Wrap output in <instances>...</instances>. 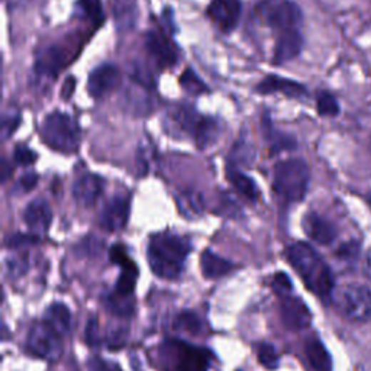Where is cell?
Here are the masks:
<instances>
[{"mask_svg":"<svg viewBox=\"0 0 371 371\" xmlns=\"http://www.w3.org/2000/svg\"><path fill=\"white\" fill-rule=\"evenodd\" d=\"M189 253L190 244L188 240L174 234H158L150 240L147 258L156 275L173 280L181 274Z\"/></svg>","mask_w":371,"mask_h":371,"instance_id":"cell-2","label":"cell"},{"mask_svg":"<svg viewBox=\"0 0 371 371\" xmlns=\"http://www.w3.org/2000/svg\"><path fill=\"white\" fill-rule=\"evenodd\" d=\"M290 265L300 275L305 285L322 299H328L334 292V278L328 264L308 244L296 243L286 251Z\"/></svg>","mask_w":371,"mask_h":371,"instance_id":"cell-1","label":"cell"},{"mask_svg":"<svg viewBox=\"0 0 371 371\" xmlns=\"http://www.w3.org/2000/svg\"><path fill=\"white\" fill-rule=\"evenodd\" d=\"M67 54L57 45L45 46L36 56L35 71L41 76L56 78L67 64Z\"/></svg>","mask_w":371,"mask_h":371,"instance_id":"cell-15","label":"cell"},{"mask_svg":"<svg viewBox=\"0 0 371 371\" xmlns=\"http://www.w3.org/2000/svg\"><path fill=\"white\" fill-rule=\"evenodd\" d=\"M14 157H15V161L19 164V166H24V167H28V166H32L35 161H36V154L25 147V146H18L15 148V153H14Z\"/></svg>","mask_w":371,"mask_h":371,"instance_id":"cell-37","label":"cell"},{"mask_svg":"<svg viewBox=\"0 0 371 371\" xmlns=\"http://www.w3.org/2000/svg\"><path fill=\"white\" fill-rule=\"evenodd\" d=\"M176 327L189 331L192 334H198L200 331V322L199 317L192 312H183L177 316Z\"/></svg>","mask_w":371,"mask_h":371,"instance_id":"cell-33","label":"cell"},{"mask_svg":"<svg viewBox=\"0 0 371 371\" xmlns=\"http://www.w3.org/2000/svg\"><path fill=\"white\" fill-rule=\"evenodd\" d=\"M129 218V200L123 196H115L103 206L99 216L101 226L108 232L122 230Z\"/></svg>","mask_w":371,"mask_h":371,"instance_id":"cell-13","label":"cell"},{"mask_svg":"<svg viewBox=\"0 0 371 371\" xmlns=\"http://www.w3.org/2000/svg\"><path fill=\"white\" fill-rule=\"evenodd\" d=\"M364 274L367 275L368 280L371 282V250L367 253L365 255V261H364Z\"/></svg>","mask_w":371,"mask_h":371,"instance_id":"cell-44","label":"cell"},{"mask_svg":"<svg viewBox=\"0 0 371 371\" xmlns=\"http://www.w3.org/2000/svg\"><path fill=\"white\" fill-rule=\"evenodd\" d=\"M280 316L285 327L289 331L298 332L310 327L312 313L306 303L295 296H282L280 302Z\"/></svg>","mask_w":371,"mask_h":371,"instance_id":"cell-8","label":"cell"},{"mask_svg":"<svg viewBox=\"0 0 371 371\" xmlns=\"http://www.w3.org/2000/svg\"><path fill=\"white\" fill-rule=\"evenodd\" d=\"M74 90H76V78L73 76L67 77L66 81L63 83V87H61V99H64V101L71 99Z\"/></svg>","mask_w":371,"mask_h":371,"instance_id":"cell-42","label":"cell"},{"mask_svg":"<svg viewBox=\"0 0 371 371\" xmlns=\"http://www.w3.org/2000/svg\"><path fill=\"white\" fill-rule=\"evenodd\" d=\"M21 123V115L19 113H6L4 116V122H2V138L8 139L19 126Z\"/></svg>","mask_w":371,"mask_h":371,"instance_id":"cell-36","label":"cell"},{"mask_svg":"<svg viewBox=\"0 0 371 371\" xmlns=\"http://www.w3.org/2000/svg\"><path fill=\"white\" fill-rule=\"evenodd\" d=\"M241 0H213L208 8L209 18L223 31H234L241 19Z\"/></svg>","mask_w":371,"mask_h":371,"instance_id":"cell-10","label":"cell"},{"mask_svg":"<svg viewBox=\"0 0 371 371\" xmlns=\"http://www.w3.org/2000/svg\"><path fill=\"white\" fill-rule=\"evenodd\" d=\"M309 167L300 158H289L274 167L273 188L285 202H299L306 196L309 186Z\"/></svg>","mask_w":371,"mask_h":371,"instance_id":"cell-3","label":"cell"},{"mask_svg":"<svg viewBox=\"0 0 371 371\" xmlns=\"http://www.w3.org/2000/svg\"><path fill=\"white\" fill-rule=\"evenodd\" d=\"M12 173H14V170H12L9 161H8L6 158H4V160H2V181H4V183L8 181L9 177L12 176Z\"/></svg>","mask_w":371,"mask_h":371,"instance_id":"cell-43","label":"cell"},{"mask_svg":"<svg viewBox=\"0 0 371 371\" xmlns=\"http://www.w3.org/2000/svg\"><path fill=\"white\" fill-rule=\"evenodd\" d=\"M84 340L88 345H98L99 344V327L96 317H91L86 327V334Z\"/></svg>","mask_w":371,"mask_h":371,"instance_id":"cell-40","label":"cell"},{"mask_svg":"<svg viewBox=\"0 0 371 371\" xmlns=\"http://www.w3.org/2000/svg\"><path fill=\"white\" fill-rule=\"evenodd\" d=\"M303 46V36L298 29H289L282 32L274 50V63L283 64L296 59Z\"/></svg>","mask_w":371,"mask_h":371,"instance_id":"cell-19","label":"cell"},{"mask_svg":"<svg viewBox=\"0 0 371 371\" xmlns=\"http://www.w3.org/2000/svg\"><path fill=\"white\" fill-rule=\"evenodd\" d=\"M19 183H21V188H22L25 192H31L32 189H35V186L38 184V174L29 171V173H26V174H24V176L21 177Z\"/></svg>","mask_w":371,"mask_h":371,"instance_id":"cell-41","label":"cell"},{"mask_svg":"<svg viewBox=\"0 0 371 371\" xmlns=\"http://www.w3.org/2000/svg\"><path fill=\"white\" fill-rule=\"evenodd\" d=\"M26 347L31 354L49 361L57 360L63 351L61 337L44 320L31 327L28 332Z\"/></svg>","mask_w":371,"mask_h":371,"instance_id":"cell-7","label":"cell"},{"mask_svg":"<svg viewBox=\"0 0 371 371\" xmlns=\"http://www.w3.org/2000/svg\"><path fill=\"white\" fill-rule=\"evenodd\" d=\"M109 258H111V261L113 264H118L121 267H123V265H126V264H129L132 261L122 244L112 245V248L109 250Z\"/></svg>","mask_w":371,"mask_h":371,"instance_id":"cell-38","label":"cell"},{"mask_svg":"<svg viewBox=\"0 0 371 371\" xmlns=\"http://www.w3.org/2000/svg\"><path fill=\"white\" fill-rule=\"evenodd\" d=\"M367 200H368V203H370V206H371V195L367 196Z\"/></svg>","mask_w":371,"mask_h":371,"instance_id":"cell-45","label":"cell"},{"mask_svg":"<svg viewBox=\"0 0 371 371\" xmlns=\"http://www.w3.org/2000/svg\"><path fill=\"white\" fill-rule=\"evenodd\" d=\"M306 355L315 371H332V358L319 340L312 338L308 341Z\"/></svg>","mask_w":371,"mask_h":371,"instance_id":"cell-22","label":"cell"},{"mask_svg":"<svg viewBox=\"0 0 371 371\" xmlns=\"http://www.w3.org/2000/svg\"><path fill=\"white\" fill-rule=\"evenodd\" d=\"M158 354L166 371H209L210 367V351L180 340L164 341Z\"/></svg>","mask_w":371,"mask_h":371,"instance_id":"cell-5","label":"cell"},{"mask_svg":"<svg viewBox=\"0 0 371 371\" xmlns=\"http://www.w3.org/2000/svg\"><path fill=\"white\" fill-rule=\"evenodd\" d=\"M6 265H8V273L11 274V277H18V275L25 274V271L28 268V261L25 257H14V258L8 260Z\"/></svg>","mask_w":371,"mask_h":371,"instance_id":"cell-39","label":"cell"},{"mask_svg":"<svg viewBox=\"0 0 371 371\" xmlns=\"http://www.w3.org/2000/svg\"><path fill=\"white\" fill-rule=\"evenodd\" d=\"M24 220L32 234L35 235L45 234L53 220V212L49 202L44 199L32 200L24 212Z\"/></svg>","mask_w":371,"mask_h":371,"instance_id":"cell-16","label":"cell"},{"mask_svg":"<svg viewBox=\"0 0 371 371\" xmlns=\"http://www.w3.org/2000/svg\"><path fill=\"white\" fill-rule=\"evenodd\" d=\"M255 90L261 95H271V93L280 91L283 95L289 96V98H305L308 95V90L303 84L295 81V80H289L285 77H278V76H267L257 87Z\"/></svg>","mask_w":371,"mask_h":371,"instance_id":"cell-18","label":"cell"},{"mask_svg":"<svg viewBox=\"0 0 371 371\" xmlns=\"http://www.w3.org/2000/svg\"><path fill=\"white\" fill-rule=\"evenodd\" d=\"M115 11V19L118 21L119 25H125L132 26L135 22V16H136V9L135 5L129 0H118V4L113 8Z\"/></svg>","mask_w":371,"mask_h":371,"instance_id":"cell-29","label":"cell"},{"mask_svg":"<svg viewBox=\"0 0 371 371\" xmlns=\"http://www.w3.org/2000/svg\"><path fill=\"white\" fill-rule=\"evenodd\" d=\"M78 6L83 15L93 22H101L103 19V9L101 0H78Z\"/></svg>","mask_w":371,"mask_h":371,"instance_id":"cell-31","label":"cell"},{"mask_svg":"<svg viewBox=\"0 0 371 371\" xmlns=\"http://www.w3.org/2000/svg\"><path fill=\"white\" fill-rule=\"evenodd\" d=\"M303 230L305 234L315 243L320 244V245H328L331 244L335 237H337V229L335 226L327 220L325 218H322L317 213H308L303 218Z\"/></svg>","mask_w":371,"mask_h":371,"instance_id":"cell-17","label":"cell"},{"mask_svg":"<svg viewBox=\"0 0 371 371\" xmlns=\"http://www.w3.org/2000/svg\"><path fill=\"white\" fill-rule=\"evenodd\" d=\"M146 49L160 68H170L177 64V54L173 44L158 31H150L146 36Z\"/></svg>","mask_w":371,"mask_h":371,"instance_id":"cell-12","label":"cell"},{"mask_svg":"<svg viewBox=\"0 0 371 371\" xmlns=\"http://www.w3.org/2000/svg\"><path fill=\"white\" fill-rule=\"evenodd\" d=\"M180 86L195 96L205 95V93L209 91V87L192 68H188L180 76Z\"/></svg>","mask_w":371,"mask_h":371,"instance_id":"cell-27","label":"cell"},{"mask_svg":"<svg viewBox=\"0 0 371 371\" xmlns=\"http://www.w3.org/2000/svg\"><path fill=\"white\" fill-rule=\"evenodd\" d=\"M263 129H264L265 139L270 143V153H271V156H274L277 153H282L285 150H295L296 148L295 138L275 131L271 126L268 118H264Z\"/></svg>","mask_w":371,"mask_h":371,"instance_id":"cell-23","label":"cell"},{"mask_svg":"<svg viewBox=\"0 0 371 371\" xmlns=\"http://www.w3.org/2000/svg\"><path fill=\"white\" fill-rule=\"evenodd\" d=\"M218 135H219L218 122L210 118H202L193 138L196 141V146L203 150L206 147H210L216 141Z\"/></svg>","mask_w":371,"mask_h":371,"instance_id":"cell-25","label":"cell"},{"mask_svg":"<svg viewBox=\"0 0 371 371\" xmlns=\"http://www.w3.org/2000/svg\"><path fill=\"white\" fill-rule=\"evenodd\" d=\"M44 322L63 338L71 331V312L64 303H54L45 312Z\"/></svg>","mask_w":371,"mask_h":371,"instance_id":"cell-20","label":"cell"},{"mask_svg":"<svg viewBox=\"0 0 371 371\" xmlns=\"http://www.w3.org/2000/svg\"><path fill=\"white\" fill-rule=\"evenodd\" d=\"M258 361L267 370H275L278 367V355L275 348L270 344H261L258 347Z\"/></svg>","mask_w":371,"mask_h":371,"instance_id":"cell-32","label":"cell"},{"mask_svg":"<svg viewBox=\"0 0 371 371\" xmlns=\"http://www.w3.org/2000/svg\"><path fill=\"white\" fill-rule=\"evenodd\" d=\"M317 112L322 116H337L340 113V105L337 99L328 91H322L317 96Z\"/></svg>","mask_w":371,"mask_h":371,"instance_id":"cell-30","label":"cell"},{"mask_svg":"<svg viewBox=\"0 0 371 371\" xmlns=\"http://www.w3.org/2000/svg\"><path fill=\"white\" fill-rule=\"evenodd\" d=\"M200 268L206 278H219L226 275L230 270H234V264L206 250L200 257Z\"/></svg>","mask_w":371,"mask_h":371,"instance_id":"cell-21","label":"cell"},{"mask_svg":"<svg viewBox=\"0 0 371 371\" xmlns=\"http://www.w3.org/2000/svg\"><path fill=\"white\" fill-rule=\"evenodd\" d=\"M42 141L54 151L73 154L78 150L81 131L76 119L64 112H53L46 115L41 126Z\"/></svg>","mask_w":371,"mask_h":371,"instance_id":"cell-4","label":"cell"},{"mask_svg":"<svg viewBox=\"0 0 371 371\" xmlns=\"http://www.w3.org/2000/svg\"><path fill=\"white\" fill-rule=\"evenodd\" d=\"M39 240H38V235L32 234V235H25V234H15L12 237H9L6 240V247L9 248H22V247H28V245H34L36 244Z\"/></svg>","mask_w":371,"mask_h":371,"instance_id":"cell-35","label":"cell"},{"mask_svg":"<svg viewBox=\"0 0 371 371\" xmlns=\"http://www.w3.org/2000/svg\"><path fill=\"white\" fill-rule=\"evenodd\" d=\"M302 21L303 14L300 8L295 2H290V0H283V2L274 5L267 15L268 26L282 32L289 29H298Z\"/></svg>","mask_w":371,"mask_h":371,"instance_id":"cell-11","label":"cell"},{"mask_svg":"<svg viewBox=\"0 0 371 371\" xmlns=\"http://www.w3.org/2000/svg\"><path fill=\"white\" fill-rule=\"evenodd\" d=\"M121 268H122V273L116 282L115 292H118L119 295H123V296H132L136 280H138V275H139L138 267L135 265L133 261H131L129 264H126Z\"/></svg>","mask_w":371,"mask_h":371,"instance_id":"cell-26","label":"cell"},{"mask_svg":"<svg viewBox=\"0 0 371 371\" xmlns=\"http://www.w3.org/2000/svg\"><path fill=\"white\" fill-rule=\"evenodd\" d=\"M338 310L348 319L365 322L371 317V290L361 285H347L334 293Z\"/></svg>","mask_w":371,"mask_h":371,"instance_id":"cell-6","label":"cell"},{"mask_svg":"<svg viewBox=\"0 0 371 371\" xmlns=\"http://www.w3.org/2000/svg\"><path fill=\"white\" fill-rule=\"evenodd\" d=\"M105 188V181L102 177L96 174H83L77 178V181L73 186V195L77 203L81 206H93L98 199L101 198Z\"/></svg>","mask_w":371,"mask_h":371,"instance_id":"cell-14","label":"cell"},{"mask_svg":"<svg viewBox=\"0 0 371 371\" xmlns=\"http://www.w3.org/2000/svg\"><path fill=\"white\" fill-rule=\"evenodd\" d=\"M271 286L273 289L280 295V296H288L292 290H293V285H292V280L290 277L286 274V273H277L274 277H273V282H271Z\"/></svg>","mask_w":371,"mask_h":371,"instance_id":"cell-34","label":"cell"},{"mask_svg":"<svg viewBox=\"0 0 371 371\" xmlns=\"http://www.w3.org/2000/svg\"><path fill=\"white\" fill-rule=\"evenodd\" d=\"M121 81L119 68L113 64H102L88 76L87 91L91 98L101 99L111 93Z\"/></svg>","mask_w":371,"mask_h":371,"instance_id":"cell-9","label":"cell"},{"mask_svg":"<svg viewBox=\"0 0 371 371\" xmlns=\"http://www.w3.org/2000/svg\"><path fill=\"white\" fill-rule=\"evenodd\" d=\"M106 303H108L109 310H112L118 316H129L133 310L131 296H123V295H119L118 292L108 295Z\"/></svg>","mask_w":371,"mask_h":371,"instance_id":"cell-28","label":"cell"},{"mask_svg":"<svg viewBox=\"0 0 371 371\" xmlns=\"http://www.w3.org/2000/svg\"><path fill=\"white\" fill-rule=\"evenodd\" d=\"M226 176H228L229 183L234 186V188L244 198H247L248 200H253V202H255L258 199V196H260L258 188H257V184L253 181L251 177H248L247 174L238 171L235 167H229Z\"/></svg>","mask_w":371,"mask_h":371,"instance_id":"cell-24","label":"cell"}]
</instances>
